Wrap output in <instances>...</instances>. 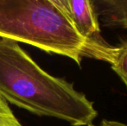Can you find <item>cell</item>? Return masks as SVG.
I'll list each match as a JSON object with an SVG mask.
<instances>
[{
  "mask_svg": "<svg viewBox=\"0 0 127 126\" xmlns=\"http://www.w3.org/2000/svg\"><path fill=\"white\" fill-rule=\"evenodd\" d=\"M0 97L39 117L88 126L94 104L72 83L44 71L17 42L0 38Z\"/></svg>",
  "mask_w": 127,
  "mask_h": 126,
  "instance_id": "obj_1",
  "label": "cell"
},
{
  "mask_svg": "<svg viewBox=\"0 0 127 126\" xmlns=\"http://www.w3.org/2000/svg\"><path fill=\"white\" fill-rule=\"evenodd\" d=\"M0 38L34 46L49 54L112 63L116 47L83 37L54 0H0Z\"/></svg>",
  "mask_w": 127,
  "mask_h": 126,
  "instance_id": "obj_2",
  "label": "cell"
},
{
  "mask_svg": "<svg viewBox=\"0 0 127 126\" xmlns=\"http://www.w3.org/2000/svg\"><path fill=\"white\" fill-rule=\"evenodd\" d=\"M54 2L62 9L82 36L90 40H104L91 0H54Z\"/></svg>",
  "mask_w": 127,
  "mask_h": 126,
  "instance_id": "obj_3",
  "label": "cell"
},
{
  "mask_svg": "<svg viewBox=\"0 0 127 126\" xmlns=\"http://www.w3.org/2000/svg\"><path fill=\"white\" fill-rule=\"evenodd\" d=\"M92 4L103 26L127 30V0H92Z\"/></svg>",
  "mask_w": 127,
  "mask_h": 126,
  "instance_id": "obj_4",
  "label": "cell"
},
{
  "mask_svg": "<svg viewBox=\"0 0 127 126\" xmlns=\"http://www.w3.org/2000/svg\"><path fill=\"white\" fill-rule=\"evenodd\" d=\"M112 68L127 87V41L116 47Z\"/></svg>",
  "mask_w": 127,
  "mask_h": 126,
  "instance_id": "obj_5",
  "label": "cell"
},
{
  "mask_svg": "<svg viewBox=\"0 0 127 126\" xmlns=\"http://www.w3.org/2000/svg\"><path fill=\"white\" fill-rule=\"evenodd\" d=\"M0 126H24L19 122L9 104L0 97Z\"/></svg>",
  "mask_w": 127,
  "mask_h": 126,
  "instance_id": "obj_6",
  "label": "cell"
},
{
  "mask_svg": "<svg viewBox=\"0 0 127 126\" xmlns=\"http://www.w3.org/2000/svg\"><path fill=\"white\" fill-rule=\"evenodd\" d=\"M88 126H96L94 125H89ZM99 126H127V125L124 123H121L119 121H114V120H108V119H104L102 120L100 125Z\"/></svg>",
  "mask_w": 127,
  "mask_h": 126,
  "instance_id": "obj_7",
  "label": "cell"
}]
</instances>
